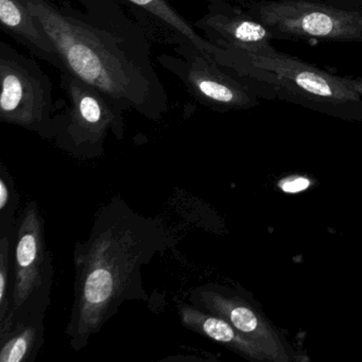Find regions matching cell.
Masks as SVG:
<instances>
[{
	"label": "cell",
	"mask_w": 362,
	"mask_h": 362,
	"mask_svg": "<svg viewBox=\"0 0 362 362\" xmlns=\"http://www.w3.org/2000/svg\"><path fill=\"white\" fill-rule=\"evenodd\" d=\"M165 245L162 228L119 197L98 211L88 239L76 245L75 298L66 327L71 349L88 346L124 302L146 298L141 268Z\"/></svg>",
	"instance_id": "cell-1"
},
{
	"label": "cell",
	"mask_w": 362,
	"mask_h": 362,
	"mask_svg": "<svg viewBox=\"0 0 362 362\" xmlns=\"http://www.w3.org/2000/svg\"><path fill=\"white\" fill-rule=\"evenodd\" d=\"M58 50L65 71L103 93L122 111L160 119L168 98L148 57L146 40L99 26L49 0H22Z\"/></svg>",
	"instance_id": "cell-2"
},
{
	"label": "cell",
	"mask_w": 362,
	"mask_h": 362,
	"mask_svg": "<svg viewBox=\"0 0 362 362\" xmlns=\"http://www.w3.org/2000/svg\"><path fill=\"white\" fill-rule=\"evenodd\" d=\"M211 58L260 99L286 101L340 119L362 122V95L354 77L328 73L273 46L252 52L216 47Z\"/></svg>",
	"instance_id": "cell-3"
},
{
	"label": "cell",
	"mask_w": 362,
	"mask_h": 362,
	"mask_svg": "<svg viewBox=\"0 0 362 362\" xmlns=\"http://www.w3.org/2000/svg\"><path fill=\"white\" fill-rule=\"evenodd\" d=\"M274 40L362 44V8L325 0H238Z\"/></svg>",
	"instance_id": "cell-4"
},
{
	"label": "cell",
	"mask_w": 362,
	"mask_h": 362,
	"mask_svg": "<svg viewBox=\"0 0 362 362\" xmlns=\"http://www.w3.org/2000/svg\"><path fill=\"white\" fill-rule=\"evenodd\" d=\"M13 245L11 310L0 326V337L33 315H45L52 303L54 267L46 245L45 222L35 201L27 204L18 219Z\"/></svg>",
	"instance_id": "cell-5"
},
{
	"label": "cell",
	"mask_w": 362,
	"mask_h": 362,
	"mask_svg": "<svg viewBox=\"0 0 362 362\" xmlns=\"http://www.w3.org/2000/svg\"><path fill=\"white\" fill-rule=\"evenodd\" d=\"M0 120L54 139L56 103L52 83L33 59L0 43Z\"/></svg>",
	"instance_id": "cell-6"
},
{
	"label": "cell",
	"mask_w": 362,
	"mask_h": 362,
	"mask_svg": "<svg viewBox=\"0 0 362 362\" xmlns=\"http://www.w3.org/2000/svg\"><path fill=\"white\" fill-rule=\"evenodd\" d=\"M61 73L62 86L69 99L65 114L56 116L54 137L59 145L76 154H95L103 149L110 130L122 133V110L90 84Z\"/></svg>",
	"instance_id": "cell-7"
},
{
	"label": "cell",
	"mask_w": 362,
	"mask_h": 362,
	"mask_svg": "<svg viewBox=\"0 0 362 362\" xmlns=\"http://www.w3.org/2000/svg\"><path fill=\"white\" fill-rule=\"evenodd\" d=\"M177 41L175 52L179 57L162 54L158 62L179 77L199 103L219 112L249 110L259 105V97L224 71L211 56L187 42Z\"/></svg>",
	"instance_id": "cell-8"
},
{
	"label": "cell",
	"mask_w": 362,
	"mask_h": 362,
	"mask_svg": "<svg viewBox=\"0 0 362 362\" xmlns=\"http://www.w3.org/2000/svg\"><path fill=\"white\" fill-rule=\"evenodd\" d=\"M192 306L223 317L241 334L262 347L269 361H291V353L285 341L270 322L251 303L224 286L204 285L196 288L189 296Z\"/></svg>",
	"instance_id": "cell-9"
},
{
	"label": "cell",
	"mask_w": 362,
	"mask_h": 362,
	"mask_svg": "<svg viewBox=\"0 0 362 362\" xmlns=\"http://www.w3.org/2000/svg\"><path fill=\"white\" fill-rule=\"evenodd\" d=\"M194 26L218 48L252 52L272 46L274 40L271 31L241 6L226 0H209L207 13Z\"/></svg>",
	"instance_id": "cell-10"
},
{
	"label": "cell",
	"mask_w": 362,
	"mask_h": 362,
	"mask_svg": "<svg viewBox=\"0 0 362 362\" xmlns=\"http://www.w3.org/2000/svg\"><path fill=\"white\" fill-rule=\"evenodd\" d=\"M0 22L4 30L26 46L29 52L58 71H65L56 46L22 0H0Z\"/></svg>",
	"instance_id": "cell-11"
},
{
	"label": "cell",
	"mask_w": 362,
	"mask_h": 362,
	"mask_svg": "<svg viewBox=\"0 0 362 362\" xmlns=\"http://www.w3.org/2000/svg\"><path fill=\"white\" fill-rule=\"evenodd\" d=\"M181 323L187 329L220 343L252 361H266V353L255 342L241 334L223 317L211 315L189 304L177 307Z\"/></svg>",
	"instance_id": "cell-12"
},
{
	"label": "cell",
	"mask_w": 362,
	"mask_h": 362,
	"mask_svg": "<svg viewBox=\"0 0 362 362\" xmlns=\"http://www.w3.org/2000/svg\"><path fill=\"white\" fill-rule=\"evenodd\" d=\"M44 315H33L0 337V362L35 361L44 342Z\"/></svg>",
	"instance_id": "cell-13"
},
{
	"label": "cell",
	"mask_w": 362,
	"mask_h": 362,
	"mask_svg": "<svg viewBox=\"0 0 362 362\" xmlns=\"http://www.w3.org/2000/svg\"><path fill=\"white\" fill-rule=\"evenodd\" d=\"M149 13L169 29L177 40L187 42L204 54L211 56L216 46L200 37L194 28L171 7L167 0H127Z\"/></svg>",
	"instance_id": "cell-14"
},
{
	"label": "cell",
	"mask_w": 362,
	"mask_h": 362,
	"mask_svg": "<svg viewBox=\"0 0 362 362\" xmlns=\"http://www.w3.org/2000/svg\"><path fill=\"white\" fill-rule=\"evenodd\" d=\"M16 234V233H14ZM14 235H4L0 239V326L9 317L13 290V259L11 245Z\"/></svg>",
	"instance_id": "cell-15"
},
{
	"label": "cell",
	"mask_w": 362,
	"mask_h": 362,
	"mask_svg": "<svg viewBox=\"0 0 362 362\" xmlns=\"http://www.w3.org/2000/svg\"><path fill=\"white\" fill-rule=\"evenodd\" d=\"M18 206V194L11 175L5 167L0 168V235H14L16 233V209Z\"/></svg>",
	"instance_id": "cell-16"
},
{
	"label": "cell",
	"mask_w": 362,
	"mask_h": 362,
	"mask_svg": "<svg viewBox=\"0 0 362 362\" xmlns=\"http://www.w3.org/2000/svg\"><path fill=\"white\" fill-rule=\"evenodd\" d=\"M325 1L343 6V7L362 8V0H325Z\"/></svg>",
	"instance_id": "cell-17"
},
{
	"label": "cell",
	"mask_w": 362,
	"mask_h": 362,
	"mask_svg": "<svg viewBox=\"0 0 362 362\" xmlns=\"http://www.w3.org/2000/svg\"><path fill=\"white\" fill-rule=\"evenodd\" d=\"M355 79L356 88L362 95V77H354Z\"/></svg>",
	"instance_id": "cell-18"
}]
</instances>
